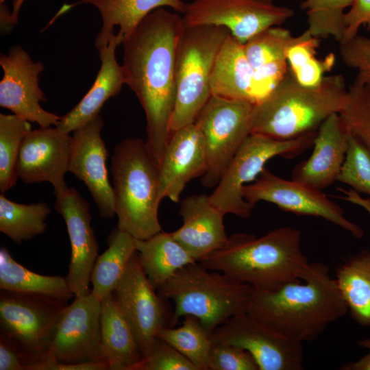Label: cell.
I'll use <instances>...</instances> for the list:
<instances>
[{"label":"cell","mask_w":370,"mask_h":370,"mask_svg":"<svg viewBox=\"0 0 370 370\" xmlns=\"http://www.w3.org/2000/svg\"><path fill=\"white\" fill-rule=\"evenodd\" d=\"M184 28L179 13L159 8L147 15L122 42L125 84L144 110L145 142L158 166L171 136L176 50Z\"/></svg>","instance_id":"1"},{"label":"cell","mask_w":370,"mask_h":370,"mask_svg":"<svg viewBox=\"0 0 370 370\" xmlns=\"http://www.w3.org/2000/svg\"><path fill=\"white\" fill-rule=\"evenodd\" d=\"M302 280L273 291L253 288L247 313L296 341L315 340L348 308L327 265L309 262Z\"/></svg>","instance_id":"2"},{"label":"cell","mask_w":370,"mask_h":370,"mask_svg":"<svg viewBox=\"0 0 370 370\" xmlns=\"http://www.w3.org/2000/svg\"><path fill=\"white\" fill-rule=\"evenodd\" d=\"M301 241L300 230L291 227L273 230L261 237L235 233L223 247L198 262L254 289L273 291L303 280L309 262Z\"/></svg>","instance_id":"3"},{"label":"cell","mask_w":370,"mask_h":370,"mask_svg":"<svg viewBox=\"0 0 370 370\" xmlns=\"http://www.w3.org/2000/svg\"><path fill=\"white\" fill-rule=\"evenodd\" d=\"M348 89L341 74L325 76L320 85L306 87L289 67L285 76L254 105L251 134L286 140L317 131L347 103Z\"/></svg>","instance_id":"4"},{"label":"cell","mask_w":370,"mask_h":370,"mask_svg":"<svg viewBox=\"0 0 370 370\" xmlns=\"http://www.w3.org/2000/svg\"><path fill=\"white\" fill-rule=\"evenodd\" d=\"M111 172L117 227L140 240L161 232L158 166L146 142L129 138L119 143L111 159Z\"/></svg>","instance_id":"5"},{"label":"cell","mask_w":370,"mask_h":370,"mask_svg":"<svg viewBox=\"0 0 370 370\" xmlns=\"http://www.w3.org/2000/svg\"><path fill=\"white\" fill-rule=\"evenodd\" d=\"M157 292L174 303L173 326L190 315L212 334L231 317L247 312L253 288L196 262L178 270Z\"/></svg>","instance_id":"6"},{"label":"cell","mask_w":370,"mask_h":370,"mask_svg":"<svg viewBox=\"0 0 370 370\" xmlns=\"http://www.w3.org/2000/svg\"><path fill=\"white\" fill-rule=\"evenodd\" d=\"M230 32L223 27L184 28L175 58V101L170 121L171 134L194 123L210 97L214 64Z\"/></svg>","instance_id":"7"},{"label":"cell","mask_w":370,"mask_h":370,"mask_svg":"<svg viewBox=\"0 0 370 370\" xmlns=\"http://www.w3.org/2000/svg\"><path fill=\"white\" fill-rule=\"evenodd\" d=\"M317 131L286 140L251 134L209 195L211 203L224 214L249 218L254 206L244 199L243 186L257 178L270 159L275 156L293 158L313 145Z\"/></svg>","instance_id":"8"},{"label":"cell","mask_w":370,"mask_h":370,"mask_svg":"<svg viewBox=\"0 0 370 370\" xmlns=\"http://www.w3.org/2000/svg\"><path fill=\"white\" fill-rule=\"evenodd\" d=\"M66 306V302L1 290L0 336L26 358L27 370L49 358Z\"/></svg>","instance_id":"9"},{"label":"cell","mask_w":370,"mask_h":370,"mask_svg":"<svg viewBox=\"0 0 370 370\" xmlns=\"http://www.w3.org/2000/svg\"><path fill=\"white\" fill-rule=\"evenodd\" d=\"M254 103L212 95L195 123L204 141L206 170L201 184L215 187L246 138L251 134Z\"/></svg>","instance_id":"10"},{"label":"cell","mask_w":370,"mask_h":370,"mask_svg":"<svg viewBox=\"0 0 370 370\" xmlns=\"http://www.w3.org/2000/svg\"><path fill=\"white\" fill-rule=\"evenodd\" d=\"M182 14L185 28L223 27L244 45L261 32L286 21L294 11L267 0H195L186 3Z\"/></svg>","instance_id":"11"},{"label":"cell","mask_w":370,"mask_h":370,"mask_svg":"<svg viewBox=\"0 0 370 370\" xmlns=\"http://www.w3.org/2000/svg\"><path fill=\"white\" fill-rule=\"evenodd\" d=\"M156 291L136 251L113 293L143 357L151 351L160 330L173 327V310Z\"/></svg>","instance_id":"12"},{"label":"cell","mask_w":370,"mask_h":370,"mask_svg":"<svg viewBox=\"0 0 370 370\" xmlns=\"http://www.w3.org/2000/svg\"><path fill=\"white\" fill-rule=\"evenodd\" d=\"M242 193L244 199L254 206L260 201L273 203L286 212L321 217L357 238L364 236L363 230L348 220L341 207L321 190L282 178L265 167L254 182L243 186Z\"/></svg>","instance_id":"13"},{"label":"cell","mask_w":370,"mask_h":370,"mask_svg":"<svg viewBox=\"0 0 370 370\" xmlns=\"http://www.w3.org/2000/svg\"><path fill=\"white\" fill-rule=\"evenodd\" d=\"M211 339L247 351L258 370L303 369L302 343L279 333L247 312L234 316L217 327Z\"/></svg>","instance_id":"14"},{"label":"cell","mask_w":370,"mask_h":370,"mask_svg":"<svg viewBox=\"0 0 370 370\" xmlns=\"http://www.w3.org/2000/svg\"><path fill=\"white\" fill-rule=\"evenodd\" d=\"M0 64L3 76L0 82V106L14 114L40 127L57 126L61 117L42 108L40 101H46L38 86V75L44 66L34 62L20 46L11 49L8 55L1 54Z\"/></svg>","instance_id":"15"},{"label":"cell","mask_w":370,"mask_h":370,"mask_svg":"<svg viewBox=\"0 0 370 370\" xmlns=\"http://www.w3.org/2000/svg\"><path fill=\"white\" fill-rule=\"evenodd\" d=\"M101 300L91 292L75 297L57 325L49 358L60 363L103 360L100 352Z\"/></svg>","instance_id":"16"},{"label":"cell","mask_w":370,"mask_h":370,"mask_svg":"<svg viewBox=\"0 0 370 370\" xmlns=\"http://www.w3.org/2000/svg\"><path fill=\"white\" fill-rule=\"evenodd\" d=\"M73 138L57 127L30 130L25 136L16 163V173L26 184L48 182L56 196L69 188L64 175L69 171Z\"/></svg>","instance_id":"17"},{"label":"cell","mask_w":370,"mask_h":370,"mask_svg":"<svg viewBox=\"0 0 370 370\" xmlns=\"http://www.w3.org/2000/svg\"><path fill=\"white\" fill-rule=\"evenodd\" d=\"M55 210L66 223L71 242V255L66 277L68 284L75 297L87 295L91 292V272L99 256L90 205L71 187L56 197Z\"/></svg>","instance_id":"18"},{"label":"cell","mask_w":370,"mask_h":370,"mask_svg":"<svg viewBox=\"0 0 370 370\" xmlns=\"http://www.w3.org/2000/svg\"><path fill=\"white\" fill-rule=\"evenodd\" d=\"M103 127L99 114L73 131L69 171L87 186L100 217L111 219L116 214L115 202L106 166L108 152L101 136Z\"/></svg>","instance_id":"19"},{"label":"cell","mask_w":370,"mask_h":370,"mask_svg":"<svg viewBox=\"0 0 370 370\" xmlns=\"http://www.w3.org/2000/svg\"><path fill=\"white\" fill-rule=\"evenodd\" d=\"M206 170L204 137L197 124L173 132L158 164L161 199L177 203L186 184L202 176Z\"/></svg>","instance_id":"20"},{"label":"cell","mask_w":370,"mask_h":370,"mask_svg":"<svg viewBox=\"0 0 370 370\" xmlns=\"http://www.w3.org/2000/svg\"><path fill=\"white\" fill-rule=\"evenodd\" d=\"M349 136L339 114L330 115L317 131L311 156L293 169L292 180L319 190L334 184L345 161Z\"/></svg>","instance_id":"21"},{"label":"cell","mask_w":370,"mask_h":370,"mask_svg":"<svg viewBox=\"0 0 370 370\" xmlns=\"http://www.w3.org/2000/svg\"><path fill=\"white\" fill-rule=\"evenodd\" d=\"M179 212L182 225L171 234L197 262L227 243L225 214L211 203L209 195L186 197Z\"/></svg>","instance_id":"22"},{"label":"cell","mask_w":370,"mask_h":370,"mask_svg":"<svg viewBox=\"0 0 370 370\" xmlns=\"http://www.w3.org/2000/svg\"><path fill=\"white\" fill-rule=\"evenodd\" d=\"M122 42L123 37L113 33L108 45L99 50L101 65L95 82L77 105L61 117L56 126L60 130L69 134L84 125L99 114L107 100L119 94L125 79L115 51Z\"/></svg>","instance_id":"23"},{"label":"cell","mask_w":370,"mask_h":370,"mask_svg":"<svg viewBox=\"0 0 370 370\" xmlns=\"http://www.w3.org/2000/svg\"><path fill=\"white\" fill-rule=\"evenodd\" d=\"M100 352L109 370H138L143 358L113 292L101 301Z\"/></svg>","instance_id":"24"},{"label":"cell","mask_w":370,"mask_h":370,"mask_svg":"<svg viewBox=\"0 0 370 370\" xmlns=\"http://www.w3.org/2000/svg\"><path fill=\"white\" fill-rule=\"evenodd\" d=\"M211 94L258 101L254 73L246 56L244 45L230 34L217 56L210 79Z\"/></svg>","instance_id":"25"},{"label":"cell","mask_w":370,"mask_h":370,"mask_svg":"<svg viewBox=\"0 0 370 370\" xmlns=\"http://www.w3.org/2000/svg\"><path fill=\"white\" fill-rule=\"evenodd\" d=\"M295 37L289 29L274 26L244 44L246 56L254 73L256 85H263L264 96L287 73L286 51Z\"/></svg>","instance_id":"26"},{"label":"cell","mask_w":370,"mask_h":370,"mask_svg":"<svg viewBox=\"0 0 370 370\" xmlns=\"http://www.w3.org/2000/svg\"><path fill=\"white\" fill-rule=\"evenodd\" d=\"M78 3L91 4L101 14L102 26L95 40V47L100 50L108 45L115 27H119L118 34L123 40L152 11L171 8L183 14L186 3L183 0H79Z\"/></svg>","instance_id":"27"},{"label":"cell","mask_w":370,"mask_h":370,"mask_svg":"<svg viewBox=\"0 0 370 370\" xmlns=\"http://www.w3.org/2000/svg\"><path fill=\"white\" fill-rule=\"evenodd\" d=\"M139 263L157 288L182 267L197 262L172 236L162 230L143 240L136 239Z\"/></svg>","instance_id":"28"},{"label":"cell","mask_w":370,"mask_h":370,"mask_svg":"<svg viewBox=\"0 0 370 370\" xmlns=\"http://www.w3.org/2000/svg\"><path fill=\"white\" fill-rule=\"evenodd\" d=\"M0 289L66 302L75 297L66 277L34 273L0 249Z\"/></svg>","instance_id":"29"},{"label":"cell","mask_w":370,"mask_h":370,"mask_svg":"<svg viewBox=\"0 0 370 370\" xmlns=\"http://www.w3.org/2000/svg\"><path fill=\"white\" fill-rule=\"evenodd\" d=\"M334 279L352 317L370 326V251L362 250L348 258Z\"/></svg>","instance_id":"30"},{"label":"cell","mask_w":370,"mask_h":370,"mask_svg":"<svg viewBox=\"0 0 370 370\" xmlns=\"http://www.w3.org/2000/svg\"><path fill=\"white\" fill-rule=\"evenodd\" d=\"M108 249L97 258L93 266L91 293L99 300L112 293L136 251V238L117 227L108 235Z\"/></svg>","instance_id":"31"},{"label":"cell","mask_w":370,"mask_h":370,"mask_svg":"<svg viewBox=\"0 0 370 370\" xmlns=\"http://www.w3.org/2000/svg\"><path fill=\"white\" fill-rule=\"evenodd\" d=\"M320 39L312 36L306 29L295 36L286 49V56L288 67L297 81L306 87H316L321 84L336 62L334 53L324 58H317V49Z\"/></svg>","instance_id":"32"},{"label":"cell","mask_w":370,"mask_h":370,"mask_svg":"<svg viewBox=\"0 0 370 370\" xmlns=\"http://www.w3.org/2000/svg\"><path fill=\"white\" fill-rule=\"evenodd\" d=\"M50 212L45 202L18 204L3 193L0 195V231L13 242L21 244L45 232V220Z\"/></svg>","instance_id":"33"},{"label":"cell","mask_w":370,"mask_h":370,"mask_svg":"<svg viewBox=\"0 0 370 370\" xmlns=\"http://www.w3.org/2000/svg\"><path fill=\"white\" fill-rule=\"evenodd\" d=\"M157 338L177 349L197 370H209L208 360L212 345L211 334L195 317H184L182 324L178 328H162Z\"/></svg>","instance_id":"34"},{"label":"cell","mask_w":370,"mask_h":370,"mask_svg":"<svg viewBox=\"0 0 370 370\" xmlns=\"http://www.w3.org/2000/svg\"><path fill=\"white\" fill-rule=\"evenodd\" d=\"M32 130L29 121L15 114H0V192L11 189L18 176L16 163L22 142Z\"/></svg>","instance_id":"35"},{"label":"cell","mask_w":370,"mask_h":370,"mask_svg":"<svg viewBox=\"0 0 370 370\" xmlns=\"http://www.w3.org/2000/svg\"><path fill=\"white\" fill-rule=\"evenodd\" d=\"M353 0H304L301 8L306 12L307 30L316 38H334L341 42L343 38L344 10Z\"/></svg>","instance_id":"36"},{"label":"cell","mask_w":370,"mask_h":370,"mask_svg":"<svg viewBox=\"0 0 370 370\" xmlns=\"http://www.w3.org/2000/svg\"><path fill=\"white\" fill-rule=\"evenodd\" d=\"M338 114L348 131L370 153V84L360 75L349 87L347 103Z\"/></svg>","instance_id":"37"},{"label":"cell","mask_w":370,"mask_h":370,"mask_svg":"<svg viewBox=\"0 0 370 370\" xmlns=\"http://www.w3.org/2000/svg\"><path fill=\"white\" fill-rule=\"evenodd\" d=\"M337 181L350 186L358 193L370 195V153L351 133L345 161Z\"/></svg>","instance_id":"38"},{"label":"cell","mask_w":370,"mask_h":370,"mask_svg":"<svg viewBox=\"0 0 370 370\" xmlns=\"http://www.w3.org/2000/svg\"><path fill=\"white\" fill-rule=\"evenodd\" d=\"M209 370H258L249 352L227 343L212 342L208 360Z\"/></svg>","instance_id":"39"},{"label":"cell","mask_w":370,"mask_h":370,"mask_svg":"<svg viewBox=\"0 0 370 370\" xmlns=\"http://www.w3.org/2000/svg\"><path fill=\"white\" fill-rule=\"evenodd\" d=\"M138 370H197L184 355L157 338L153 347L143 357Z\"/></svg>","instance_id":"40"},{"label":"cell","mask_w":370,"mask_h":370,"mask_svg":"<svg viewBox=\"0 0 370 370\" xmlns=\"http://www.w3.org/2000/svg\"><path fill=\"white\" fill-rule=\"evenodd\" d=\"M339 51L344 63L370 84V38L358 34L340 42Z\"/></svg>","instance_id":"41"},{"label":"cell","mask_w":370,"mask_h":370,"mask_svg":"<svg viewBox=\"0 0 370 370\" xmlns=\"http://www.w3.org/2000/svg\"><path fill=\"white\" fill-rule=\"evenodd\" d=\"M344 25L345 30L341 42L357 35L362 25H367L369 27L370 0H353L350 9L344 14Z\"/></svg>","instance_id":"42"},{"label":"cell","mask_w":370,"mask_h":370,"mask_svg":"<svg viewBox=\"0 0 370 370\" xmlns=\"http://www.w3.org/2000/svg\"><path fill=\"white\" fill-rule=\"evenodd\" d=\"M26 358L9 341L0 336V370H27Z\"/></svg>","instance_id":"43"},{"label":"cell","mask_w":370,"mask_h":370,"mask_svg":"<svg viewBox=\"0 0 370 370\" xmlns=\"http://www.w3.org/2000/svg\"><path fill=\"white\" fill-rule=\"evenodd\" d=\"M108 364L104 360L89 361L80 363H60L47 358L34 365L32 370H106Z\"/></svg>","instance_id":"44"},{"label":"cell","mask_w":370,"mask_h":370,"mask_svg":"<svg viewBox=\"0 0 370 370\" xmlns=\"http://www.w3.org/2000/svg\"><path fill=\"white\" fill-rule=\"evenodd\" d=\"M361 347L369 349V352L356 362H347L341 369L343 370H370V338L358 342Z\"/></svg>","instance_id":"45"},{"label":"cell","mask_w":370,"mask_h":370,"mask_svg":"<svg viewBox=\"0 0 370 370\" xmlns=\"http://www.w3.org/2000/svg\"><path fill=\"white\" fill-rule=\"evenodd\" d=\"M338 189L343 193L344 196L342 197L343 199L360 206L370 214V199L362 198L359 195V193L353 189H349L348 190L343 188Z\"/></svg>","instance_id":"46"},{"label":"cell","mask_w":370,"mask_h":370,"mask_svg":"<svg viewBox=\"0 0 370 370\" xmlns=\"http://www.w3.org/2000/svg\"><path fill=\"white\" fill-rule=\"evenodd\" d=\"M25 0H14L13 9L12 12V21L13 25H15L18 21V17L21 7Z\"/></svg>","instance_id":"47"},{"label":"cell","mask_w":370,"mask_h":370,"mask_svg":"<svg viewBox=\"0 0 370 370\" xmlns=\"http://www.w3.org/2000/svg\"><path fill=\"white\" fill-rule=\"evenodd\" d=\"M184 1V0H183ZM184 1H188V2H191V1H193L195 0H184ZM267 1H271V0H267Z\"/></svg>","instance_id":"48"},{"label":"cell","mask_w":370,"mask_h":370,"mask_svg":"<svg viewBox=\"0 0 370 370\" xmlns=\"http://www.w3.org/2000/svg\"><path fill=\"white\" fill-rule=\"evenodd\" d=\"M368 29H369V32H370V26L368 27Z\"/></svg>","instance_id":"49"}]
</instances>
